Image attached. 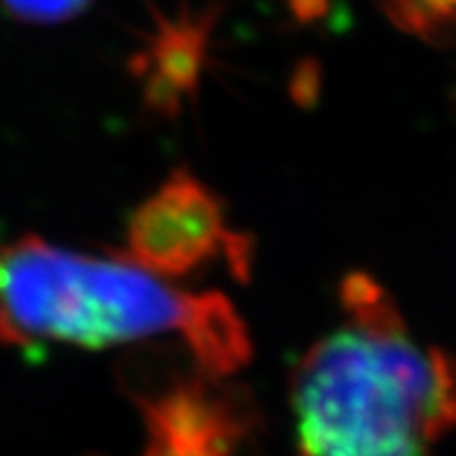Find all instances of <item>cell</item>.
<instances>
[{"label":"cell","mask_w":456,"mask_h":456,"mask_svg":"<svg viewBox=\"0 0 456 456\" xmlns=\"http://www.w3.org/2000/svg\"><path fill=\"white\" fill-rule=\"evenodd\" d=\"M342 310L294 370V456H428L456 428V359L419 347L370 275L347 277Z\"/></svg>","instance_id":"obj_1"},{"label":"cell","mask_w":456,"mask_h":456,"mask_svg":"<svg viewBox=\"0 0 456 456\" xmlns=\"http://www.w3.org/2000/svg\"><path fill=\"white\" fill-rule=\"evenodd\" d=\"M396 28L433 47H456V0H375Z\"/></svg>","instance_id":"obj_5"},{"label":"cell","mask_w":456,"mask_h":456,"mask_svg":"<svg viewBox=\"0 0 456 456\" xmlns=\"http://www.w3.org/2000/svg\"><path fill=\"white\" fill-rule=\"evenodd\" d=\"M180 338L200 370L245 366L252 345L231 300L186 291L131 256H98L26 235L0 247V342L102 349Z\"/></svg>","instance_id":"obj_2"},{"label":"cell","mask_w":456,"mask_h":456,"mask_svg":"<svg viewBox=\"0 0 456 456\" xmlns=\"http://www.w3.org/2000/svg\"><path fill=\"white\" fill-rule=\"evenodd\" d=\"M222 12L219 3H212L199 14H191L189 5H182L175 21L154 10L157 36L151 40L147 54L140 56L142 68H150L147 89L157 98L173 101L180 89H191L203 68L205 49L210 40V30Z\"/></svg>","instance_id":"obj_4"},{"label":"cell","mask_w":456,"mask_h":456,"mask_svg":"<svg viewBox=\"0 0 456 456\" xmlns=\"http://www.w3.org/2000/svg\"><path fill=\"white\" fill-rule=\"evenodd\" d=\"M289 7L300 21H313L326 12L329 0H289Z\"/></svg>","instance_id":"obj_7"},{"label":"cell","mask_w":456,"mask_h":456,"mask_svg":"<svg viewBox=\"0 0 456 456\" xmlns=\"http://www.w3.org/2000/svg\"><path fill=\"white\" fill-rule=\"evenodd\" d=\"M216 254L238 261L245 249L235 245L215 196L186 173L144 200L128 226L126 256L163 277L193 271Z\"/></svg>","instance_id":"obj_3"},{"label":"cell","mask_w":456,"mask_h":456,"mask_svg":"<svg viewBox=\"0 0 456 456\" xmlns=\"http://www.w3.org/2000/svg\"><path fill=\"white\" fill-rule=\"evenodd\" d=\"M94 0H0V7L21 24L56 26L79 17Z\"/></svg>","instance_id":"obj_6"}]
</instances>
